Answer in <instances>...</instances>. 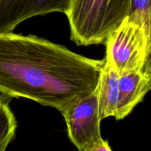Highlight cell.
Returning <instances> with one entry per match:
<instances>
[{"mask_svg":"<svg viewBox=\"0 0 151 151\" xmlns=\"http://www.w3.org/2000/svg\"><path fill=\"white\" fill-rule=\"evenodd\" d=\"M11 97L0 94V151H4L16 135L17 122L10 108Z\"/></svg>","mask_w":151,"mask_h":151,"instance_id":"cell-8","label":"cell"},{"mask_svg":"<svg viewBox=\"0 0 151 151\" xmlns=\"http://www.w3.org/2000/svg\"><path fill=\"white\" fill-rule=\"evenodd\" d=\"M105 63L35 35L0 34V93L61 112L98 84Z\"/></svg>","mask_w":151,"mask_h":151,"instance_id":"cell-1","label":"cell"},{"mask_svg":"<svg viewBox=\"0 0 151 151\" xmlns=\"http://www.w3.org/2000/svg\"><path fill=\"white\" fill-rule=\"evenodd\" d=\"M129 0H69L65 13L78 45L105 44L128 14Z\"/></svg>","mask_w":151,"mask_h":151,"instance_id":"cell-2","label":"cell"},{"mask_svg":"<svg viewBox=\"0 0 151 151\" xmlns=\"http://www.w3.org/2000/svg\"><path fill=\"white\" fill-rule=\"evenodd\" d=\"M150 90V74L144 71H130L120 74L115 119L121 120L128 116Z\"/></svg>","mask_w":151,"mask_h":151,"instance_id":"cell-5","label":"cell"},{"mask_svg":"<svg viewBox=\"0 0 151 151\" xmlns=\"http://www.w3.org/2000/svg\"><path fill=\"white\" fill-rule=\"evenodd\" d=\"M63 115L69 139L80 151H111L109 142L102 138L97 88L65 108Z\"/></svg>","mask_w":151,"mask_h":151,"instance_id":"cell-4","label":"cell"},{"mask_svg":"<svg viewBox=\"0 0 151 151\" xmlns=\"http://www.w3.org/2000/svg\"><path fill=\"white\" fill-rule=\"evenodd\" d=\"M119 74L108 63H105L100 72L97 86V100L101 119L116 115L119 93Z\"/></svg>","mask_w":151,"mask_h":151,"instance_id":"cell-6","label":"cell"},{"mask_svg":"<svg viewBox=\"0 0 151 151\" xmlns=\"http://www.w3.org/2000/svg\"><path fill=\"white\" fill-rule=\"evenodd\" d=\"M128 16L139 24L148 38V55L144 72L151 75V0H129Z\"/></svg>","mask_w":151,"mask_h":151,"instance_id":"cell-7","label":"cell"},{"mask_svg":"<svg viewBox=\"0 0 151 151\" xmlns=\"http://www.w3.org/2000/svg\"><path fill=\"white\" fill-rule=\"evenodd\" d=\"M106 61L120 75L144 71L148 55V38L144 28L126 16L108 35Z\"/></svg>","mask_w":151,"mask_h":151,"instance_id":"cell-3","label":"cell"}]
</instances>
